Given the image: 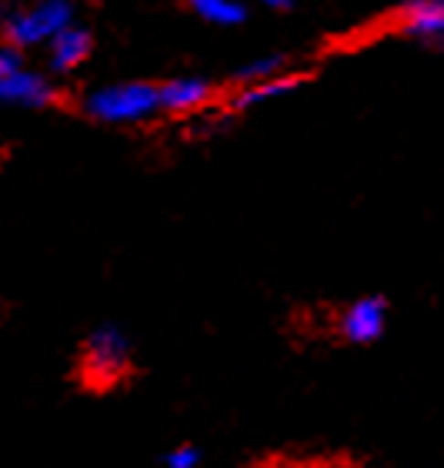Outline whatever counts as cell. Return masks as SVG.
<instances>
[{
	"instance_id": "6da1fadb",
	"label": "cell",
	"mask_w": 444,
	"mask_h": 468,
	"mask_svg": "<svg viewBox=\"0 0 444 468\" xmlns=\"http://www.w3.org/2000/svg\"><path fill=\"white\" fill-rule=\"evenodd\" d=\"M131 371V345L117 328H97L80 351V378L88 388L104 391Z\"/></svg>"
},
{
	"instance_id": "7a4b0ae2",
	"label": "cell",
	"mask_w": 444,
	"mask_h": 468,
	"mask_svg": "<svg viewBox=\"0 0 444 468\" xmlns=\"http://www.w3.org/2000/svg\"><path fill=\"white\" fill-rule=\"evenodd\" d=\"M88 114L107 124H127V121H141L151 117L161 108V94L154 84L144 80H131V84H114V88L94 90L88 98Z\"/></svg>"
},
{
	"instance_id": "3957f363",
	"label": "cell",
	"mask_w": 444,
	"mask_h": 468,
	"mask_svg": "<svg viewBox=\"0 0 444 468\" xmlns=\"http://www.w3.org/2000/svg\"><path fill=\"white\" fill-rule=\"evenodd\" d=\"M70 17H74V7H70V4H60V0L37 4V7H30V10H17V14L4 24V40H7V48H14V50L40 44V40H54L60 30L70 27Z\"/></svg>"
},
{
	"instance_id": "277c9868",
	"label": "cell",
	"mask_w": 444,
	"mask_h": 468,
	"mask_svg": "<svg viewBox=\"0 0 444 468\" xmlns=\"http://www.w3.org/2000/svg\"><path fill=\"white\" fill-rule=\"evenodd\" d=\"M395 24L405 37L444 48V0H411L395 10Z\"/></svg>"
},
{
	"instance_id": "5b68a950",
	"label": "cell",
	"mask_w": 444,
	"mask_h": 468,
	"mask_svg": "<svg viewBox=\"0 0 444 468\" xmlns=\"http://www.w3.org/2000/svg\"><path fill=\"white\" fill-rule=\"evenodd\" d=\"M385 324H387V304L385 298H357L354 304L344 308L341 314V335H344V342L351 345H371L377 342L381 335H385Z\"/></svg>"
},
{
	"instance_id": "8992f818",
	"label": "cell",
	"mask_w": 444,
	"mask_h": 468,
	"mask_svg": "<svg viewBox=\"0 0 444 468\" xmlns=\"http://www.w3.org/2000/svg\"><path fill=\"white\" fill-rule=\"evenodd\" d=\"M161 94V108L171 111V114H191V111L204 108L211 101L214 88L201 78H177L167 80L164 88H157Z\"/></svg>"
},
{
	"instance_id": "52a82bcc",
	"label": "cell",
	"mask_w": 444,
	"mask_h": 468,
	"mask_svg": "<svg viewBox=\"0 0 444 468\" xmlns=\"http://www.w3.org/2000/svg\"><path fill=\"white\" fill-rule=\"evenodd\" d=\"M60 94L50 88L40 74H30V70H17L14 78L0 80V101H17V104H30V108H44V104H54Z\"/></svg>"
},
{
	"instance_id": "ba28073f",
	"label": "cell",
	"mask_w": 444,
	"mask_h": 468,
	"mask_svg": "<svg viewBox=\"0 0 444 468\" xmlns=\"http://www.w3.org/2000/svg\"><path fill=\"white\" fill-rule=\"evenodd\" d=\"M90 48H94V40L84 27L60 30L58 37L50 40V64L54 70H74L90 58Z\"/></svg>"
},
{
	"instance_id": "9c48e42d",
	"label": "cell",
	"mask_w": 444,
	"mask_h": 468,
	"mask_svg": "<svg viewBox=\"0 0 444 468\" xmlns=\"http://www.w3.org/2000/svg\"><path fill=\"white\" fill-rule=\"evenodd\" d=\"M304 84L301 74H280V78H270V80H261V84H251V88H241L238 94L231 98V108L234 111H251L258 104L270 98H284L291 90H298Z\"/></svg>"
},
{
	"instance_id": "30bf717a",
	"label": "cell",
	"mask_w": 444,
	"mask_h": 468,
	"mask_svg": "<svg viewBox=\"0 0 444 468\" xmlns=\"http://www.w3.org/2000/svg\"><path fill=\"white\" fill-rule=\"evenodd\" d=\"M191 10L207 24H217V27H234V24L248 20V7L234 4V0H194Z\"/></svg>"
},
{
	"instance_id": "8fae6325",
	"label": "cell",
	"mask_w": 444,
	"mask_h": 468,
	"mask_svg": "<svg viewBox=\"0 0 444 468\" xmlns=\"http://www.w3.org/2000/svg\"><path fill=\"white\" fill-rule=\"evenodd\" d=\"M280 70H284V58L280 54H264V58H254L244 68L234 70V80L244 84V88H251V84H261V80L280 78Z\"/></svg>"
},
{
	"instance_id": "7c38bea8",
	"label": "cell",
	"mask_w": 444,
	"mask_h": 468,
	"mask_svg": "<svg viewBox=\"0 0 444 468\" xmlns=\"http://www.w3.org/2000/svg\"><path fill=\"white\" fill-rule=\"evenodd\" d=\"M164 465L167 468H197L201 465V452L194 449V445H177L174 452H167Z\"/></svg>"
},
{
	"instance_id": "4fadbf2b",
	"label": "cell",
	"mask_w": 444,
	"mask_h": 468,
	"mask_svg": "<svg viewBox=\"0 0 444 468\" xmlns=\"http://www.w3.org/2000/svg\"><path fill=\"white\" fill-rule=\"evenodd\" d=\"M17 70H24L20 68V54L14 48H0V80H7V78H14Z\"/></svg>"
},
{
	"instance_id": "5bb4252c",
	"label": "cell",
	"mask_w": 444,
	"mask_h": 468,
	"mask_svg": "<svg viewBox=\"0 0 444 468\" xmlns=\"http://www.w3.org/2000/svg\"><path fill=\"white\" fill-rule=\"evenodd\" d=\"M270 10H291V4H288V0H274V4H270Z\"/></svg>"
}]
</instances>
